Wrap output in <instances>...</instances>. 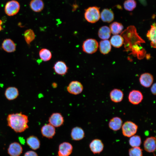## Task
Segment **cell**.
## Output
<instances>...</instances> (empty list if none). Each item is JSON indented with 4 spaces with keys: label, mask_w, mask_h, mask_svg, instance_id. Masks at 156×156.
Returning <instances> with one entry per match:
<instances>
[{
    "label": "cell",
    "mask_w": 156,
    "mask_h": 156,
    "mask_svg": "<svg viewBox=\"0 0 156 156\" xmlns=\"http://www.w3.org/2000/svg\"><path fill=\"white\" fill-rule=\"evenodd\" d=\"M8 125L17 133H21L29 128L28 116L22 112L10 114L7 118Z\"/></svg>",
    "instance_id": "obj_1"
},
{
    "label": "cell",
    "mask_w": 156,
    "mask_h": 156,
    "mask_svg": "<svg viewBox=\"0 0 156 156\" xmlns=\"http://www.w3.org/2000/svg\"><path fill=\"white\" fill-rule=\"evenodd\" d=\"M84 16L88 22L92 23H95L100 18L99 8L96 6L88 8L85 10Z\"/></svg>",
    "instance_id": "obj_2"
},
{
    "label": "cell",
    "mask_w": 156,
    "mask_h": 156,
    "mask_svg": "<svg viewBox=\"0 0 156 156\" xmlns=\"http://www.w3.org/2000/svg\"><path fill=\"white\" fill-rule=\"evenodd\" d=\"M122 132L123 135L127 137L134 135L138 129V125L131 121H127L122 124Z\"/></svg>",
    "instance_id": "obj_3"
},
{
    "label": "cell",
    "mask_w": 156,
    "mask_h": 156,
    "mask_svg": "<svg viewBox=\"0 0 156 156\" xmlns=\"http://www.w3.org/2000/svg\"><path fill=\"white\" fill-rule=\"evenodd\" d=\"M98 46V43L96 40L92 38L88 39L83 42L82 50L87 53L93 54L97 51Z\"/></svg>",
    "instance_id": "obj_4"
},
{
    "label": "cell",
    "mask_w": 156,
    "mask_h": 156,
    "mask_svg": "<svg viewBox=\"0 0 156 156\" xmlns=\"http://www.w3.org/2000/svg\"><path fill=\"white\" fill-rule=\"evenodd\" d=\"M20 9L19 3L16 0H12L6 3L4 7V11L7 15L12 16L17 14Z\"/></svg>",
    "instance_id": "obj_5"
},
{
    "label": "cell",
    "mask_w": 156,
    "mask_h": 156,
    "mask_svg": "<svg viewBox=\"0 0 156 156\" xmlns=\"http://www.w3.org/2000/svg\"><path fill=\"white\" fill-rule=\"evenodd\" d=\"M143 99V95L140 91L133 90L131 91L128 94V99L129 102L134 105H137L140 103Z\"/></svg>",
    "instance_id": "obj_6"
},
{
    "label": "cell",
    "mask_w": 156,
    "mask_h": 156,
    "mask_svg": "<svg viewBox=\"0 0 156 156\" xmlns=\"http://www.w3.org/2000/svg\"><path fill=\"white\" fill-rule=\"evenodd\" d=\"M83 87L82 83L77 81H71L67 87V91L70 93L74 95H78L81 93Z\"/></svg>",
    "instance_id": "obj_7"
},
{
    "label": "cell",
    "mask_w": 156,
    "mask_h": 156,
    "mask_svg": "<svg viewBox=\"0 0 156 156\" xmlns=\"http://www.w3.org/2000/svg\"><path fill=\"white\" fill-rule=\"evenodd\" d=\"M49 124L54 127L61 126L64 122V118L62 114L59 112L53 113L49 118Z\"/></svg>",
    "instance_id": "obj_8"
},
{
    "label": "cell",
    "mask_w": 156,
    "mask_h": 156,
    "mask_svg": "<svg viewBox=\"0 0 156 156\" xmlns=\"http://www.w3.org/2000/svg\"><path fill=\"white\" fill-rule=\"evenodd\" d=\"M153 77L152 75L147 73L142 74L139 78L140 85L146 88L150 87L153 83Z\"/></svg>",
    "instance_id": "obj_9"
},
{
    "label": "cell",
    "mask_w": 156,
    "mask_h": 156,
    "mask_svg": "<svg viewBox=\"0 0 156 156\" xmlns=\"http://www.w3.org/2000/svg\"><path fill=\"white\" fill-rule=\"evenodd\" d=\"M53 69L56 74L64 76L67 73L68 68L64 62L58 61L55 63Z\"/></svg>",
    "instance_id": "obj_10"
},
{
    "label": "cell",
    "mask_w": 156,
    "mask_h": 156,
    "mask_svg": "<svg viewBox=\"0 0 156 156\" xmlns=\"http://www.w3.org/2000/svg\"><path fill=\"white\" fill-rule=\"evenodd\" d=\"M8 151L10 156H19L22 153L23 148L18 143L15 142L10 145Z\"/></svg>",
    "instance_id": "obj_11"
},
{
    "label": "cell",
    "mask_w": 156,
    "mask_h": 156,
    "mask_svg": "<svg viewBox=\"0 0 156 156\" xmlns=\"http://www.w3.org/2000/svg\"><path fill=\"white\" fill-rule=\"evenodd\" d=\"M73 146L68 142L61 144L59 146L58 154L59 156H68L72 152Z\"/></svg>",
    "instance_id": "obj_12"
},
{
    "label": "cell",
    "mask_w": 156,
    "mask_h": 156,
    "mask_svg": "<svg viewBox=\"0 0 156 156\" xmlns=\"http://www.w3.org/2000/svg\"><path fill=\"white\" fill-rule=\"evenodd\" d=\"M41 131L43 136L49 138H52L55 133V127L49 123L43 126L41 128Z\"/></svg>",
    "instance_id": "obj_13"
},
{
    "label": "cell",
    "mask_w": 156,
    "mask_h": 156,
    "mask_svg": "<svg viewBox=\"0 0 156 156\" xmlns=\"http://www.w3.org/2000/svg\"><path fill=\"white\" fill-rule=\"evenodd\" d=\"M89 146L91 151L94 154H99L103 150L104 145L101 140L95 139L91 142Z\"/></svg>",
    "instance_id": "obj_14"
},
{
    "label": "cell",
    "mask_w": 156,
    "mask_h": 156,
    "mask_svg": "<svg viewBox=\"0 0 156 156\" xmlns=\"http://www.w3.org/2000/svg\"><path fill=\"white\" fill-rule=\"evenodd\" d=\"M109 97L112 101L115 103H118L122 100L124 93L121 90L118 88H114L110 91Z\"/></svg>",
    "instance_id": "obj_15"
},
{
    "label": "cell",
    "mask_w": 156,
    "mask_h": 156,
    "mask_svg": "<svg viewBox=\"0 0 156 156\" xmlns=\"http://www.w3.org/2000/svg\"><path fill=\"white\" fill-rule=\"evenodd\" d=\"M144 150L147 152H154L156 149V138L154 137H150L146 139L144 142Z\"/></svg>",
    "instance_id": "obj_16"
},
{
    "label": "cell",
    "mask_w": 156,
    "mask_h": 156,
    "mask_svg": "<svg viewBox=\"0 0 156 156\" xmlns=\"http://www.w3.org/2000/svg\"><path fill=\"white\" fill-rule=\"evenodd\" d=\"M2 49L5 52L10 53L14 52L16 46L14 42L11 39L6 38L3 41L1 45Z\"/></svg>",
    "instance_id": "obj_17"
},
{
    "label": "cell",
    "mask_w": 156,
    "mask_h": 156,
    "mask_svg": "<svg viewBox=\"0 0 156 156\" xmlns=\"http://www.w3.org/2000/svg\"><path fill=\"white\" fill-rule=\"evenodd\" d=\"M122 121L121 118L116 116L112 118L108 123L109 127L114 131H117L120 129L122 125Z\"/></svg>",
    "instance_id": "obj_18"
},
{
    "label": "cell",
    "mask_w": 156,
    "mask_h": 156,
    "mask_svg": "<svg viewBox=\"0 0 156 156\" xmlns=\"http://www.w3.org/2000/svg\"><path fill=\"white\" fill-rule=\"evenodd\" d=\"M6 98L8 100H14L16 99L19 94L17 88L15 87H9L7 88L4 93Z\"/></svg>",
    "instance_id": "obj_19"
},
{
    "label": "cell",
    "mask_w": 156,
    "mask_h": 156,
    "mask_svg": "<svg viewBox=\"0 0 156 156\" xmlns=\"http://www.w3.org/2000/svg\"><path fill=\"white\" fill-rule=\"evenodd\" d=\"M100 17L103 22L109 23L113 20L114 14L111 10L105 8L103 9L101 12Z\"/></svg>",
    "instance_id": "obj_20"
},
{
    "label": "cell",
    "mask_w": 156,
    "mask_h": 156,
    "mask_svg": "<svg viewBox=\"0 0 156 156\" xmlns=\"http://www.w3.org/2000/svg\"><path fill=\"white\" fill-rule=\"evenodd\" d=\"M84 131L80 127H75L71 130V136L72 139L74 140H81L84 138Z\"/></svg>",
    "instance_id": "obj_21"
},
{
    "label": "cell",
    "mask_w": 156,
    "mask_h": 156,
    "mask_svg": "<svg viewBox=\"0 0 156 156\" xmlns=\"http://www.w3.org/2000/svg\"><path fill=\"white\" fill-rule=\"evenodd\" d=\"M146 36L151 41V46L154 48L156 47V24L154 23L151 25L150 29L148 31Z\"/></svg>",
    "instance_id": "obj_22"
},
{
    "label": "cell",
    "mask_w": 156,
    "mask_h": 156,
    "mask_svg": "<svg viewBox=\"0 0 156 156\" xmlns=\"http://www.w3.org/2000/svg\"><path fill=\"white\" fill-rule=\"evenodd\" d=\"M29 5L31 10L36 12H41L44 7V4L42 0H31Z\"/></svg>",
    "instance_id": "obj_23"
},
{
    "label": "cell",
    "mask_w": 156,
    "mask_h": 156,
    "mask_svg": "<svg viewBox=\"0 0 156 156\" xmlns=\"http://www.w3.org/2000/svg\"><path fill=\"white\" fill-rule=\"evenodd\" d=\"M27 144L32 149L36 150L38 149L40 145V141L37 137L34 135L30 136L27 139Z\"/></svg>",
    "instance_id": "obj_24"
},
{
    "label": "cell",
    "mask_w": 156,
    "mask_h": 156,
    "mask_svg": "<svg viewBox=\"0 0 156 156\" xmlns=\"http://www.w3.org/2000/svg\"><path fill=\"white\" fill-rule=\"evenodd\" d=\"M99 47L101 53L103 54L108 53L110 51L111 49L110 42L107 40L101 41Z\"/></svg>",
    "instance_id": "obj_25"
},
{
    "label": "cell",
    "mask_w": 156,
    "mask_h": 156,
    "mask_svg": "<svg viewBox=\"0 0 156 156\" xmlns=\"http://www.w3.org/2000/svg\"><path fill=\"white\" fill-rule=\"evenodd\" d=\"M111 32L108 27L104 26L101 27L99 29L98 34L99 37L101 39L105 40L109 39L111 36Z\"/></svg>",
    "instance_id": "obj_26"
},
{
    "label": "cell",
    "mask_w": 156,
    "mask_h": 156,
    "mask_svg": "<svg viewBox=\"0 0 156 156\" xmlns=\"http://www.w3.org/2000/svg\"><path fill=\"white\" fill-rule=\"evenodd\" d=\"M110 42L113 46L118 48L122 45L124 43V39L120 35H115L112 37Z\"/></svg>",
    "instance_id": "obj_27"
},
{
    "label": "cell",
    "mask_w": 156,
    "mask_h": 156,
    "mask_svg": "<svg viewBox=\"0 0 156 156\" xmlns=\"http://www.w3.org/2000/svg\"><path fill=\"white\" fill-rule=\"evenodd\" d=\"M109 27L111 33L114 35L121 33L123 29L122 24L117 22L112 23L110 25Z\"/></svg>",
    "instance_id": "obj_28"
},
{
    "label": "cell",
    "mask_w": 156,
    "mask_h": 156,
    "mask_svg": "<svg viewBox=\"0 0 156 156\" xmlns=\"http://www.w3.org/2000/svg\"><path fill=\"white\" fill-rule=\"evenodd\" d=\"M39 56L41 60L43 61L46 62L51 59L52 57V53L49 49L43 48L40 50L39 52Z\"/></svg>",
    "instance_id": "obj_29"
},
{
    "label": "cell",
    "mask_w": 156,
    "mask_h": 156,
    "mask_svg": "<svg viewBox=\"0 0 156 156\" xmlns=\"http://www.w3.org/2000/svg\"><path fill=\"white\" fill-rule=\"evenodd\" d=\"M24 36L25 40L28 45L30 44V43L35 39V37L34 31L31 29L25 30L24 33Z\"/></svg>",
    "instance_id": "obj_30"
},
{
    "label": "cell",
    "mask_w": 156,
    "mask_h": 156,
    "mask_svg": "<svg viewBox=\"0 0 156 156\" xmlns=\"http://www.w3.org/2000/svg\"><path fill=\"white\" fill-rule=\"evenodd\" d=\"M130 138L129 142L130 145L133 147H139L141 144L140 137L138 135H133Z\"/></svg>",
    "instance_id": "obj_31"
},
{
    "label": "cell",
    "mask_w": 156,
    "mask_h": 156,
    "mask_svg": "<svg viewBox=\"0 0 156 156\" xmlns=\"http://www.w3.org/2000/svg\"><path fill=\"white\" fill-rule=\"evenodd\" d=\"M125 9L128 11H132L136 8L137 3L135 0H126L124 3Z\"/></svg>",
    "instance_id": "obj_32"
},
{
    "label": "cell",
    "mask_w": 156,
    "mask_h": 156,
    "mask_svg": "<svg viewBox=\"0 0 156 156\" xmlns=\"http://www.w3.org/2000/svg\"><path fill=\"white\" fill-rule=\"evenodd\" d=\"M129 156H143L142 149L139 147H133L129 151Z\"/></svg>",
    "instance_id": "obj_33"
},
{
    "label": "cell",
    "mask_w": 156,
    "mask_h": 156,
    "mask_svg": "<svg viewBox=\"0 0 156 156\" xmlns=\"http://www.w3.org/2000/svg\"><path fill=\"white\" fill-rule=\"evenodd\" d=\"M24 156H38L37 154L35 152L30 151L26 152Z\"/></svg>",
    "instance_id": "obj_34"
},
{
    "label": "cell",
    "mask_w": 156,
    "mask_h": 156,
    "mask_svg": "<svg viewBox=\"0 0 156 156\" xmlns=\"http://www.w3.org/2000/svg\"><path fill=\"white\" fill-rule=\"evenodd\" d=\"M156 83H155L152 84L151 88V91L152 94L154 95H155L156 93Z\"/></svg>",
    "instance_id": "obj_35"
},
{
    "label": "cell",
    "mask_w": 156,
    "mask_h": 156,
    "mask_svg": "<svg viewBox=\"0 0 156 156\" xmlns=\"http://www.w3.org/2000/svg\"><path fill=\"white\" fill-rule=\"evenodd\" d=\"M19 140L21 144H24V143H25V140L23 138L19 137Z\"/></svg>",
    "instance_id": "obj_36"
},
{
    "label": "cell",
    "mask_w": 156,
    "mask_h": 156,
    "mask_svg": "<svg viewBox=\"0 0 156 156\" xmlns=\"http://www.w3.org/2000/svg\"><path fill=\"white\" fill-rule=\"evenodd\" d=\"M2 24V21L1 20H0V31H1L3 29V28H2L1 26Z\"/></svg>",
    "instance_id": "obj_37"
},
{
    "label": "cell",
    "mask_w": 156,
    "mask_h": 156,
    "mask_svg": "<svg viewBox=\"0 0 156 156\" xmlns=\"http://www.w3.org/2000/svg\"><path fill=\"white\" fill-rule=\"evenodd\" d=\"M57 84L56 83L54 82L52 83V86L54 88H55L57 87Z\"/></svg>",
    "instance_id": "obj_38"
}]
</instances>
